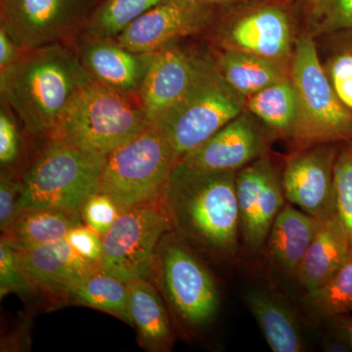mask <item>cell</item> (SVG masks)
Instances as JSON below:
<instances>
[{
	"label": "cell",
	"instance_id": "cell-1",
	"mask_svg": "<svg viewBox=\"0 0 352 352\" xmlns=\"http://www.w3.org/2000/svg\"><path fill=\"white\" fill-rule=\"evenodd\" d=\"M237 171H201L177 162L162 203L173 230L196 251L232 263L240 250Z\"/></svg>",
	"mask_w": 352,
	"mask_h": 352
},
{
	"label": "cell",
	"instance_id": "cell-2",
	"mask_svg": "<svg viewBox=\"0 0 352 352\" xmlns=\"http://www.w3.org/2000/svg\"><path fill=\"white\" fill-rule=\"evenodd\" d=\"M94 82L78 51L65 43L22 51L0 69L2 101L34 135H52L69 104Z\"/></svg>",
	"mask_w": 352,
	"mask_h": 352
},
{
	"label": "cell",
	"instance_id": "cell-3",
	"mask_svg": "<svg viewBox=\"0 0 352 352\" xmlns=\"http://www.w3.org/2000/svg\"><path fill=\"white\" fill-rule=\"evenodd\" d=\"M152 124L138 99L94 82L69 104L50 138L108 156Z\"/></svg>",
	"mask_w": 352,
	"mask_h": 352
},
{
	"label": "cell",
	"instance_id": "cell-4",
	"mask_svg": "<svg viewBox=\"0 0 352 352\" xmlns=\"http://www.w3.org/2000/svg\"><path fill=\"white\" fill-rule=\"evenodd\" d=\"M289 80L298 103L291 138L296 150L352 141V112L333 91L311 36L296 41Z\"/></svg>",
	"mask_w": 352,
	"mask_h": 352
},
{
	"label": "cell",
	"instance_id": "cell-5",
	"mask_svg": "<svg viewBox=\"0 0 352 352\" xmlns=\"http://www.w3.org/2000/svg\"><path fill=\"white\" fill-rule=\"evenodd\" d=\"M107 156L50 138L25 173L19 212L28 208H58L80 214L90 197L99 192Z\"/></svg>",
	"mask_w": 352,
	"mask_h": 352
},
{
	"label": "cell",
	"instance_id": "cell-6",
	"mask_svg": "<svg viewBox=\"0 0 352 352\" xmlns=\"http://www.w3.org/2000/svg\"><path fill=\"white\" fill-rule=\"evenodd\" d=\"M177 162L163 131L150 124L108 155L99 192L112 198L122 212L160 203Z\"/></svg>",
	"mask_w": 352,
	"mask_h": 352
},
{
	"label": "cell",
	"instance_id": "cell-7",
	"mask_svg": "<svg viewBox=\"0 0 352 352\" xmlns=\"http://www.w3.org/2000/svg\"><path fill=\"white\" fill-rule=\"evenodd\" d=\"M151 281L183 327L199 330L214 320L219 307L214 278L173 230L157 245Z\"/></svg>",
	"mask_w": 352,
	"mask_h": 352
},
{
	"label": "cell",
	"instance_id": "cell-8",
	"mask_svg": "<svg viewBox=\"0 0 352 352\" xmlns=\"http://www.w3.org/2000/svg\"><path fill=\"white\" fill-rule=\"evenodd\" d=\"M245 98L228 82L212 57L182 100L157 122L178 161L239 117Z\"/></svg>",
	"mask_w": 352,
	"mask_h": 352
},
{
	"label": "cell",
	"instance_id": "cell-9",
	"mask_svg": "<svg viewBox=\"0 0 352 352\" xmlns=\"http://www.w3.org/2000/svg\"><path fill=\"white\" fill-rule=\"evenodd\" d=\"M170 230L162 201L122 210L103 237L101 270L126 284L151 280L157 245Z\"/></svg>",
	"mask_w": 352,
	"mask_h": 352
},
{
	"label": "cell",
	"instance_id": "cell-10",
	"mask_svg": "<svg viewBox=\"0 0 352 352\" xmlns=\"http://www.w3.org/2000/svg\"><path fill=\"white\" fill-rule=\"evenodd\" d=\"M87 0H1V25L22 51L64 43L85 27Z\"/></svg>",
	"mask_w": 352,
	"mask_h": 352
},
{
	"label": "cell",
	"instance_id": "cell-11",
	"mask_svg": "<svg viewBox=\"0 0 352 352\" xmlns=\"http://www.w3.org/2000/svg\"><path fill=\"white\" fill-rule=\"evenodd\" d=\"M212 19L210 4L201 0H164L118 36V43L136 53H153L200 34Z\"/></svg>",
	"mask_w": 352,
	"mask_h": 352
},
{
	"label": "cell",
	"instance_id": "cell-12",
	"mask_svg": "<svg viewBox=\"0 0 352 352\" xmlns=\"http://www.w3.org/2000/svg\"><path fill=\"white\" fill-rule=\"evenodd\" d=\"M236 191L241 238L245 247L258 251L286 204L281 177L272 162L263 156L237 171Z\"/></svg>",
	"mask_w": 352,
	"mask_h": 352
},
{
	"label": "cell",
	"instance_id": "cell-13",
	"mask_svg": "<svg viewBox=\"0 0 352 352\" xmlns=\"http://www.w3.org/2000/svg\"><path fill=\"white\" fill-rule=\"evenodd\" d=\"M339 150L336 144L298 150L282 173L286 200L319 221L336 214L333 168Z\"/></svg>",
	"mask_w": 352,
	"mask_h": 352
},
{
	"label": "cell",
	"instance_id": "cell-14",
	"mask_svg": "<svg viewBox=\"0 0 352 352\" xmlns=\"http://www.w3.org/2000/svg\"><path fill=\"white\" fill-rule=\"evenodd\" d=\"M210 59L178 45L153 53L138 96L152 122L182 100Z\"/></svg>",
	"mask_w": 352,
	"mask_h": 352
},
{
	"label": "cell",
	"instance_id": "cell-15",
	"mask_svg": "<svg viewBox=\"0 0 352 352\" xmlns=\"http://www.w3.org/2000/svg\"><path fill=\"white\" fill-rule=\"evenodd\" d=\"M267 139L245 113H241L212 138L178 162L201 171H238L263 157Z\"/></svg>",
	"mask_w": 352,
	"mask_h": 352
},
{
	"label": "cell",
	"instance_id": "cell-16",
	"mask_svg": "<svg viewBox=\"0 0 352 352\" xmlns=\"http://www.w3.org/2000/svg\"><path fill=\"white\" fill-rule=\"evenodd\" d=\"M76 51L94 82L129 96H138L153 54L132 52L116 38H96L85 32Z\"/></svg>",
	"mask_w": 352,
	"mask_h": 352
},
{
	"label": "cell",
	"instance_id": "cell-17",
	"mask_svg": "<svg viewBox=\"0 0 352 352\" xmlns=\"http://www.w3.org/2000/svg\"><path fill=\"white\" fill-rule=\"evenodd\" d=\"M21 263L36 289L65 298L69 289L101 270L78 254L67 240L19 251Z\"/></svg>",
	"mask_w": 352,
	"mask_h": 352
},
{
	"label": "cell",
	"instance_id": "cell-18",
	"mask_svg": "<svg viewBox=\"0 0 352 352\" xmlns=\"http://www.w3.org/2000/svg\"><path fill=\"white\" fill-rule=\"evenodd\" d=\"M221 43L226 50L244 51L280 64L292 53L288 16L277 7L259 9L236 21Z\"/></svg>",
	"mask_w": 352,
	"mask_h": 352
},
{
	"label": "cell",
	"instance_id": "cell-19",
	"mask_svg": "<svg viewBox=\"0 0 352 352\" xmlns=\"http://www.w3.org/2000/svg\"><path fill=\"white\" fill-rule=\"evenodd\" d=\"M351 251L349 234L336 212L320 221L295 279L305 292L318 288L337 273Z\"/></svg>",
	"mask_w": 352,
	"mask_h": 352
},
{
	"label": "cell",
	"instance_id": "cell-20",
	"mask_svg": "<svg viewBox=\"0 0 352 352\" xmlns=\"http://www.w3.org/2000/svg\"><path fill=\"white\" fill-rule=\"evenodd\" d=\"M320 221L285 204L266 240L270 263L285 276L295 278L303 256L318 230Z\"/></svg>",
	"mask_w": 352,
	"mask_h": 352
},
{
	"label": "cell",
	"instance_id": "cell-21",
	"mask_svg": "<svg viewBox=\"0 0 352 352\" xmlns=\"http://www.w3.org/2000/svg\"><path fill=\"white\" fill-rule=\"evenodd\" d=\"M129 315L141 346L149 351H168L173 335L166 305L151 280L129 283Z\"/></svg>",
	"mask_w": 352,
	"mask_h": 352
},
{
	"label": "cell",
	"instance_id": "cell-22",
	"mask_svg": "<svg viewBox=\"0 0 352 352\" xmlns=\"http://www.w3.org/2000/svg\"><path fill=\"white\" fill-rule=\"evenodd\" d=\"M245 302L271 351H305L307 344L298 319L279 296L266 289H252L245 294Z\"/></svg>",
	"mask_w": 352,
	"mask_h": 352
},
{
	"label": "cell",
	"instance_id": "cell-23",
	"mask_svg": "<svg viewBox=\"0 0 352 352\" xmlns=\"http://www.w3.org/2000/svg\"><path fill=\"white\" fill-rule=\"evenodd\" d=\"M80 222V214L58 208H28L20 210L3 237L18 251L34 249L66 239L69 230Z\"/></svg>",
	"mask_w": 352,
	"mask_h": 352
},
{
	"label": "cell",
	"instance_id": "cell-24",
	"mask_svg": "<svg viewBox=\"0 0 352 352\" xmlns=\"http://www.w3.org/2000/svg\"><path fill=\"white\" fill-rule=\"evenodd\" d=\"M217 64L227 82L245 98L288 78L277 62L244 51L226 50Z\"/></svg>",
	"mask_w": 352,
	"mask_h": 352
},
{
	"label": "cell",
	"instance_id": "cell-25",
	"mask_svg": "<svg viewBox=\"0 0 352 352\" xmlns=\"http://www.w3.org/2000/svg\"><path fill=\"white\" fill-rule=\"evenodd\" d=\"M64 300L101 310L132 325L129 284L98 270L69 289Z\"/></svg>",
	"mask_w": 352,
	"mask_h": 352
},
{
	"label": "cell",
	"instance_id": "cell-26",
	"mask_svg": "<svg viewBox=\"0 0 352 352\" xmlns=\"http://www.w3.org/2000/svg\"><path fill=\"white\" fill-rule=\"evenodd\" d=\"M245 107L278 135L291 139L298 103L289 78L273 83L245 98Z\"/></svg>",
	"mask_w": 352,
	"mask_h": 352
},
{
	"label": "cell",
	"instance_id": "cell-27",
	"mask_svg": "<svg viewBox=\"0 0 352 352\" xmlns=\"http://www.w3.org/2000/svg\"><path fill=\"white\" fill-rule=\"evenodd\" d=\"M300 302L312 314L331 318L352 312V251L346 263L325 284L305 292Z\"/></svg>",
	"mask_w": 352,
	"mask_h": 352
},
{
	"label": "cell",
	"instance_id": "cell-28",
	"mask_svg": "<svg viewBox=\"0 0 352 352\" xmlns=\"http://www.w3.org/2000/svg\"><path fill=\"white\" fill-rule=\"evenodd\" d=\"M164 0H105L88 17L85 34L116 38L124 30Z\"/></svg>",
	"mask_w": 352,
	"mask_h": 352
},
{
	"label": "cell",
	"instance_id": "cell-29",
	"mask_svg": "<svg viewBox=\"0 0 352 352\" xmlns=\"http://www.w3.org/2000/svg\"><path fill=\"white\" fill-rule=\"evenodd\" d=\"M342 144L333 168L336 212L352 244V141Z\"/></svg>",
	"mask_w": 352,
	"mask_h": 352
},
{
	"label": "cell",
	"instance_id": "cell-30",
	"mask_svg": "<svg viewBox=\"0 0 352 352\" xmlns=\"http://www.w3.org/2000/svg\"><path fill=\"white\" fill-rule=\"evenodd\" d=\"M36 291L21 263L19 251L6 237L0 241V294L30 295Z\"/></svg>",
	"mask_w": 352,
	"mask_h": 352
},
{
	"label": "cell",
	"instance_id": "cell-31",
	"mask_svg": "<svg viewBox=\"0 0 352 352\" xmlns=\"http://www.w3.org/2000/svg\"><path fill=\"white\" fill-rule=\"evenodd\" d=\"M314 6L315 34H338L352 29V0H319Z\"/></svg>",
	"mask_w": 352,
	"mask_h": 352
},
{
	"label": "cell",
	"instance_id": "cell-32",
	"mask_svg": "<svg viewBox=\"0 0 352 352\" xmlns=\"http://www.w3.org/2000/svg\"><path fill=\"white\" fill-rule=\"evenodd\" d=\"M120 212L122 210L112 198L101 192H97L83 205L80 217L85 226L104 237Z\"/></svg>",
	"mask_w": 352,
	"mask_h": 352
},
{
	"label": "cell",
	"instance_id": "cell-33",
	"mask_svg": "<svg viewBox=\"0 0 352 352\" xmlns=\"http://www.w3.org/2000/svg\"><path fill=\"white\" fill-rule=\"evenodd\" d=\"M325 71L338 98L352 112V52L340 51L331 58Z\"/></svg>",
	"mask_w": 352,
	"mask_h": 352
},
{
	"label": "cell",
	"instance_id": "cell-34",
	"mask_svg": "<svg viewBox=\"0 0 352 352\" xmlns=\"http://www.w3.org/2000/svg\"><path fill=\"white\" fill-rule=\"evenodd\" d=\"M66 240L80 256L101 268L104 256L102 236L80 222L69 230Z\"/></svg>",
	"mask_w": 352,
	"mask_h": 352
},
{
	"label": "cell",
	"instance_id": "cell-35",
	"mask_svg": "<svg viewBox=\"0 0 352 352\" xmlns=\"http://www.w3.org/2000/svg\"><path fill=\"white\" fill-rule=\"evenodd\" d=\"M23 192V182L1 173L0 177V229L6 234L19 214V201Z\"/></svg>",
	"mask_w": 352,
	"mask_h": 352
},
{
	"label": "cell",
	"instance_id": "cell-36",
	"mask_svg": "<svg viewBox=\"0 0 352 352\" xmlns=\"http://www.w3.org/2000/svg\"><path fill=\"white\" fill-rule=\"evenodd\" d=\"M20 139L17 124L6 108L0 111V163L8 166L19 156Z\"/></svg>",
	"mask_w": 352,
	"mask_h": 352
},
{
	"label": "cell",
	"instance_id": "cell-37",
	"mask_svg": "<svg viewBox=\"0 0 352 352\" xmlns=\"http://www.w3.org/2000/svg\"><path fill=\"white\" fill-rule=\"evenodd\" d=\"M331 336L342 340L352 351V316L349 314L339 315L326 319Z\"/></svg>",
	"mask_w": 352,
	"mask_h": 352
},
{
	"label": "cell",
	"instance_id": "cell-38",
	"mask_svg": "<svg viewBox=\"0 0 352 352\" xmlns=\"http://www.w3.org/2000/svg\"><path fill=\"white\" fill-rule=\"evenodd\" d=\"M21 53L22 50L16 45L6 30L0 27V69H6L15 62Z\"/></svg>",
	"mask_w": 352,
	"mask_h": 352
},
{
	"label": "cell",
	"instance_id": "cell-39",
	"mask_svg": "<svg viewBox=\"0 0 352 352\" xmlns=\"http://www.w3.org/2000/svg\"><path fill=\"white\" fill-rule=\"evenodd\" d=\"M323 349L329 352H349L352 351L342 340L331 336V339L326 340L324 342Z\"/></svg>",
	"mask_w": 352,
	"mask_h": 352
},
{
	"label": "cell",
	"instance_id": "cell-40",
	"mask_svg": "<svg viewBox=\"0 0 352 352\" xmlns=\"http://www.w3.org/2000/svg\"><path fill=\"white\" fill-rule=\"evenodd\" d=\"M337 41L340 51H351L352 52V29L349 31L338 32Z\"/></svg>",
	"mask_w": 352,
	"mask_h": 352
},
{
	"label": "cell",
	"instance_id": "cell-41",
	"mask_svg": "<svg viewBox=\"0 0 352 352\" xmlns=\"http://www.w3.org/2000/svg\"><path fill=\"white\" fill-rule=\"evenodd\" d=\"M201 1L205 2V3L217 4V3H230V2L235 1H244V0H201Z\"/></svg>",
	"mask_w": 352,
	"mask_h": 352
},
{
	"label": "cell",
	"instance_id": "cell-42",
	"mask_svg": "<svg viewBox=\"0 0 352 352\" xmlns=\"http://www.w3.org/2000/svg\"><path fill=\"white\" fill-rule=\"evenodd\" d=\"M307 1L309 2V3L314 4V6H315V4H316L319 0H307Z\"/></svg>",
	"mask_w": 352,
	"mask_h": 352
}]
</instances>
